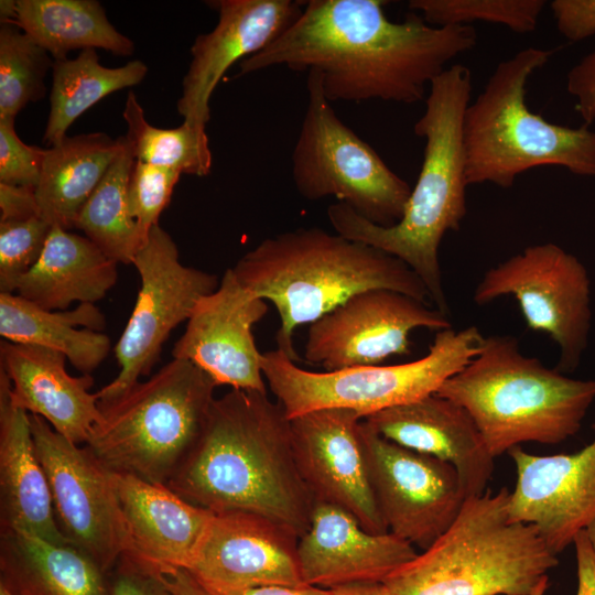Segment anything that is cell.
I'll use <instances>...</instances> for the list:
<instances>
[{"label":"cell","instance_id":"6da1fadb","mask_svg":"<svg viewBox=\"0 0 595 595\" xmlns=\"http://www.w3.org/2000/svg\"><path fill=\"white\" fill-rule=\"evenodd\" d=\"M381 0H310L271 44L239 63L238 76L273 66L318 74L332 101L415 104L458 55L473 50L472 25L433 26L416 12L400 22Z\"/></svg>","mask_w":595,"mask_h":595},{"label":"cell","instance_id":"7a4b0ae2","mask_svg":"<svg viewBox=\"0 0 595 595\" xmlns=\"http://www.w3.org/2000/svg\"><path fill=\"white\" fill-rule=\"evenodd\" d=\"M166 486L214 513H257L299 538L315 506L296 464L290 419L259 391L231 389L215 398L196 444Z\"/></svg>","mask_w":595,"mask_h":595},{"label":"cell","instance_id":"3957f363","mask_svg":"<svg viewBox=\"0 0 595 595\" xmlns=\"http://www.w3.org/2000/svg\"><path fill=\"white\" fill-rule=\"evenodd\" d=\"M470 91L472 73L463 64L448 66L430 84L424 112L413 126L425 141L423 162L396 225H376L343 203L327 208L334 231L403 261L423 281L434 307L447 316L439 251L445 234L458 230L467 214L463 123Z\"/></svg>","mask_w":595,"mask_h":595},{"label":"cell","instance_id":"277c9868","mask_svg":"<svg viewBox=\"0 0 595 595\" xmlns=\"http://www.w3.org/2000/svg\"><path fill=\"white\" fill-rule=\"evenodd\" d=\"M237 280L280 317L278 349L293 361L295 329L312 324L351 296L386 289L429 303L419 275L400 259L320 227H300L260 241L234 266Z\"/></svg>","mask_w":595,"mask_h":595},{"label":"cell","instance_id":"5b68a950","mask_svg":"<svg viewBox=\"0 0 595 595\" xmlns=\"http://www.w3.org/2000/svg\"><path fill=\"white\" fill-rule=\"evenodd\" d=\"M473 418L489 453L575 435L595 401V379H573L524 355L510 335L485 336L478 354L435 392Z\"/></svg>","mask_w":595,"mask_h":595},{"label":"cell","instance_id":"8992f818","mask_svg":"<svg viewBox=\"0 0 595 595\" xmlns=\"http://www.w3.org/2000/svg\"><path fill=\"white\" fill-rule=\"evenodd\" d=\"M507 487L466 498L452 526L383 582L389 595H530L559 559L510 519Z\"/></svg>","mask_w":595,"mask_h":595},{"label":"cell","instance_id":"52a82bcc","mask_svg":"<svg viewBox=\"0 0 595 595\" xmlns=\"http://www.w3.org/2000/svg\"><path fill=\"white\" fill-rule=\"evenodd\" d=\"M554 51L526 47L500 62L464 115L468 185L509 188L533 167L562 166L595 177V131L549 122L526 102L529 78Z\"/></svg>","mask_w":595,"mask_h":595},{"label":"cell","instance_id":"ba28073f","mask_svg":"<svg viewBox=\"0 0 595 595\" xmlns=\"http://www.w3.org/2000/svg\"><path fill=\"white\" fill-rule=\"evenodd\" d=\"M216 387L191 361L172 358L120 397L99 403L101 415L85 446L112 473L166 486L196 444Z\"/></svg>","mask_w":595,"mask_h":595},{"label":"cell","instance_id":"9c48e42d","mask_svg":"<svg viewBox=\"0 0 595 595\" xmlns=\"http://www.w3.org/2000/svg\"><path fill=\"white\" fill-rule=\"evenodd\" d=\"M484 337L474 325L450 327L436 332L429 353L416 360L323 372L299 367L277 348L262 354L261 369L290 420L329 408L351 410L365 419L435 393L478 354Z\"/></svg>","mask_w":595,"mask_h":595},{"label":"cell","instance_id":"30bf717a","mask_svg":"<svg viewBox=\"0 0 595 595\" xmlns=\"http://www.w3.org/2000/svg\"><path fill=\"white\" fill-rule=\"evenodd\" d=\"M306 88L307 106L291 156L298 193L309 201L333 196L376 225H396L412 188L338 118L316 72H307Z\"/></svg>","mask_w":595,"mask_h":595},{"label":"cell","instance_id":"8fae6325","mask_svg":"<svg viewBox=\"0 0 595 595\" xmlns=\"http://www.w3.org/2000/svg\"><path fill=\"white\" fill-rule=\"evenodd\" d=\"M512 296L531 331L548 334L560 355L556 369L574 371L591 331V280L584 264L556 244L529 246L488 269L473 300L486 305Z\"/></svg>","mask_w":595,"mask_h":595},{"label":"cell","instance_id":"7c38bea8","mask_svg":"<svg viewBox=\"0 0 595 595\" xmlns=\"http://www.w3.org/2000/svg\"><path fill=\"white\" fill-rule=\"evenodd\" d=\"M141 286L113 350L119 372L97 391L99 403L109 402L150 376L171 332L187 321L197 301L214 292L217 275L184 266L172 237L160 225L149 232L136 255Z\"/></svg>","mask_w":595,"mask_h":595},{"label":"cell","instance_id":"4fadbf2b","mask_svg":"<svg viewBox=\"0 0 595 595\" xmlns=\"http://www.w3.org/2000/svg\"><path fill=\"white\" fill-rule=\"evenodd\" d=\"M29 419L61 532L108 573L128 548L112 473L86 446L57 433L43 418L29 414Z\"/></svg>","mask_w":595,"mask_h":595},{"label":"cell","instance_id":"5bb4252c","mask_svg":"<svg viewBox=\"0 0 595 595\" xmlns=\"http://www.w3.org/2000/svg\"><path fill=\"white\" fill-rule=\"evenodd\" d=\"M360 433L374 496L388 531L426 550L455 521L466 500L455 468L377 434Z\"/></svg>","mask_w":595,"mask_h":595},{"label":"cell","instance_id":"9a60e30c","mask_svg":"<svg viewBox=\"0 0 595 595\" xmlns=\"http://www.w3.org/2000/svg\"><path fill=\"white\" fill-rule=\"evenodd\" d=\"M452 327L448 316L408 294L375 289L360 292L312 323L305 359L325 371L378 365L410 353L415 328Z\"/></svg>","mask_w":595,"mask_h":595},{"label":"cell","instance_id":"2e32d148","mask_svg":"<svg viewBox=\"0 0 595 595\" xmlns=\"http://www.w3.org/2000/svg\"><path fill=\"white\" fill-rule=\"evenodd\" d=\"M363 418L347 409L314 410L290 420L293 450L315 502L351 513L370 533H388L370 485L360 433Z\"/></svg>","mask_w":595,"mask_h":595},{"label":"cell","instance_id":"e0dca14e","mask_svg":"<svg viewBox=\"0 0 595 595\" xmlns=\"http://www.w3.org/2000/svg\"><path fill=\"white\" fill-rule=\"evenodd\" d=\"M268 312L266 300L245 288L228 268L218 288L194 306L172 357L191 361L216 382L268 393L252 327Z\"/></svg>","mask_w":595,"mask_h":595},{"label":"cell","instance_id":"ac0fdd59","mask_svg":"<svg viewBox=\"0 0 595 595\" xmlns=\"http://www.w3.org/2000/svg\"><path fill=\"white\" fill-rule=\"evenodd\" d=\"M299 539L285 526L257 513H215L187 572L219 593L306 586L298 559Z\"/></svg>","mask_w":595,"mask_h":595},{"label":"cell","instance_id":"d6986e66","mask_svg":"<svg viewBox=\"0 0 595 595\" xmlns=\"http://www.w3.org/2000/svg\"><path fill=\"white\" fill-rule=\"evenodd\" d=\"M508 454L517 472L510 519L534 526L558 555L595 521V437L572 454L534 455L521 446Z\"/></svg>","mask_w":595,"mask_h":595},{"label":"cell","instance_id":"ffe728a7","mask_svg":"<svg viewBox=\"0 0 595 595\" xmlns=\"http://www.w3.org/2000/svg\"><path fill=\"white\" fill-rule=\"evenodd\" d=\"M206 3L218 13V21L210 32L195 39L177 100L183 122L205 129L210 119V97L228 68L277 40L300 17L305 1L213 0Z\"/></svg>","mask_w":595,"mask_h":595},{"label":"cell","instance_id":"44dd1931","mask_svg":"<svg viewBox=\"0 0 595 595\" xmlns=\"http://www.w3.org/2000/svg\"><path fill=\"white\" fill-rule=\"evenodd\" d=\"M416 554L410 542L390 532L370 533L351 513L325 502H315L310 527L298 544L304 584L325 589L382 583Z\"/></svg>","mask_w":595,"mask_h":595},{"label":"cell","instance_id":"7402d4cb","mask_svg":"<svg viewBox=\"0 0 595 595\" xmlns=\"http://www.w3.org/2000/svg\"><path fill=\"white\" fill-rule=\"evenodd\" d=\"M112 480L128 538L123 555L159 573L190 570L215 513L165 485L121 473Z\"/></svg>","mask_w":595,"mask_h":595},{"label":"cell","instance_id":"603a6c76","mask_svg":"<svg viewBox=\"0 0 595 595\" xmlns=\"http://www.w3.org/2000/svg\"><path fill=\"white\" fill-rule=\"evenodd\" d=\"M364 421L386 440L450 463L466 498L487 490L495 457L470 414L458 403L432 393L374 413Z\"/></svg>","mask_w":595,"mask_h":595},{"label":"cell","instance_id":"cb8c5ba5","mask_svg":"<svg viewBox=\"0 0 595 595\" xmlns=\"http://www.w3.org/2000/svg\"><path fill=\"white\" fill-rule=\"evenodd\" d=\"M66 357L44 347L0 342V369L10 380L12 403L43 418L69 441L87 443L101 412L91 375L74 377Z\"/></svg>","mask_w":595,"mask_h":595},{"label":"cell","instance_id":"d4e9b609","mask_svg":"<svg viewBox=\"0 0 595 595\" xmlns=\"http://www.w3.org/2000/svg\"><path fill=\"white\" fill-rule=\"evenodd\" d=\"M0 530L69 543L61 532L44 469L37 458L29 413L10 398V380L0 369Z\"/></svg>","mask_w":595,"mask_h":595},{"label":"cell","instance_id":"484cf974","mask_svg":"<svg viewBox=\"0 0 595 595\" xmlns=\"http://www.w3.org/2000/svg\"><path fill=\"white\" fill-rule=\"evenodd\" d=\"M117 266L86 236L53 226L40 259L20 279L17 292L50 311L76 302L95 303L115 286Z\"/></svg>","mask_w":595,"mask_h":595},{"label":"cell","instance_id":"4316f807","mask_svg":"<svg viewBox=\"0 0 595 595\" xmlns=\"http://www.w3.org/2000/svg\"><path fill=\"white\" fill-rule=\"evenodd\" d=\"M105 327V315L94 303L50 311L18 294L0 293L2 339L58 351L83 375L96 370L110 351Z\"/></svg>","mask_w":595,"mask_h":595},{"label":"cell","instance_id":"83f0119b","mask_svg":"<svg viewBox=\"0 0 595 595\" xmlns=\"http://www.w3.org/2000/svg\"><path fill=\"white\" fill-rule=\"evenodd\" d=\"M1 581L15 595H108L106 574L71 543L1 530Z\"/></svg>","mask_w":595,"mask_h":595},{"label":"cell","instance_id":"f1b7e54d","mask_svg":"<svg viewBox=\"0 0 595 595\" xmlns=\"http://www.w3.org/2000/svg\"><path fill=\"white\" fill-rule=\"evenodd\" d=\"M123 145L104 132L64 137L46 149L35 196L42 217L69 230Z\"/></svg>","mask_w":595,"mask_h":595},{"label":"cell","instance_id":"f546056e","mask_svg":"<svg viewBox=\"0 0 595 595\" xmlns=\"http://www.w3.org/2000/svg\"><path fill=\"white\" fill-rule=\"evenodd\" d=\"M12 25L31 36L55 60L74 50L102 48L119 56L133 54V42L108 20L96 0H18Z\"/></svg>","mask_w":595,"mask_h":595},{"label":"cell","instance_id":"4dcf8cb0","mask_svg":"<svg viewBox=\"0 0 595 595\" xmlns=\"http://www.w3.org/2000/svg\"><path fill=\"white\" fill-rule=\"evenodd\" d=\"M147 73L148 66L140 60L104 66L93 48L80 51L75 58L55 60L43 142L51 147L61 141L86 110L117 90L140 84Z\"/></svg>","mask_w":595,"mask_h":595},{"label":"cell","instance_id":"1f68e13d","mask_svg":"<svg viewBox=\"0 0 595 595\" xmlns=\"http://www.w3.org/2000/svg\"><path fill=\"white\" fill-rule=\"evenodd\" d=\"M133 162L123 136L121 151L82 207L74 226L107 257L123 264H132L148 238L128 207L127 188Z\"/></svg>","mask_w":595,"mask_h":595},{"label":"cell","instance_id":"d6a6232c","mask_svg":"<svg viewBox=\"0 0 595 595\" xmlns=\"http://www.w3.org/2000/svg\"><path fill=\"white\" fill-rule=\"evenodd\" d=\"M122 117L127 123L125 138L136 160L181 174L210 173L213 156L205 128L186 122L169 129L150 125L132 90L127 95Z\"/></svg>","mask_w":595,"mask_h":595},{"label":"cell","instance_id":"836d02e7","mask_svg":"<svg viewBox=\"0 0 595 595\" xmlns=\"http://www.w3.org/2000/svg\"><path fill=\"white\" fill-rule=\"evenodd\" d=\"M54 58L12 24L0 29V119L15 120L30 102L44 98L45 76Z\"/></svg>","mask_w":595,"mask_h":595},{"label":"cell","instance_id":"e575fe53","mask_svg":"<svg viewBox=\"0 0 595 595\" xmlns=\"http://www.w3.org/2000/svg\"><path fill=\"white\" fill-rule=\"evenodd\" d=\"M545 4L544 0H411L408 7L433 26L483 21L526 34L537 29Z\"/></svg>","mask_w":595,"mask_h":595},{"label":"cell","instance_id":"d590c367","mask_svg":"<svg viewBox=\"0 0 595 595\" xmlns=\"http://www.w3.org/2000/svg\"><path fill=\"white\" fill-rule=\"evenodd\" d=\"M52 225L41 215L0 220V293H13L40 259Z\"/></svg>","mask_w":595,"mask_h":595},{"label":"cell","instance_id":"8d00e7d4","mask_svg":"<svg viewBox=\"0 0 595 595\" xmlns=\"http://www.w3.org/2000/svg\"><path fill=\"white\" fill-rule=\"evenodd\" d=\"M181 175L174 169L134 159L127 188L128 207L144 236L159 225Z\"/></svg>","mask_w":595,"mask_h":595},{"label":"cell","instance_id":"74e56055","mask_svg":"<svg viewBox=\"0 0 595 595\" xmlns=\"http://www.w3.org/2000/svg\"><path fill=\"white\" fill-rule=\"evenodd\" d=\"M46 149L24 143L14 120L0 119V183L36 188Z\"/></svg>","mask_w":595,"mask_h":595},{"label":"cell","instance_id":"f35d334b","mask_svg":"<svg viewBox=\"0 0 595 595\" xmlns=\"http://www.w3.org/2000/svg\"><path fill=\"white\" fill-rule=\"evenodd\" d=\"M112 570L108 595H172L159 572L126 555Z\"/></svg>","mask_w":595,"mask_h":595},{"label":"cell","instance_id":"ab89813d","mask_svg":"<svg viewBox=\"0 0 595 595\" xmlns=\"http://www.w3.org/2000/svg\"><path fill=\"white\" fill-rule=\"evenodd\" d=\"M172 595H329V589L302 586H263L238 592L219 593L199 584L186 570L160 573Z\"/></svg>","mask_w":595,"mask_h":595},{"label":"cell","instance_id":"60d3db41","mask_svg":"<svg viewBox=\"0 0 595 595\" xmlns=\"http://www.w3.org/2000/svg\"><path fill=\"white\" fill-rule=\"evenodd\" d=\"M550 9L566 40L578 42L595 34V0H554Z\"/></svg>","mask_w":595,"mask_h":595},{"label":"cell","instance_id":"b9f144b4","mask_svg":"<svg viewBox=\"0 0 595 595\" xmlns=\"http://www.w3.org/2000/svg\"><path fill=\"white\" fill-rule=\"evenodd\" d=\"M566 89L575 98V110L584 125L589 127L595 121V48L569 71Z\"/></svg>","mask_w":595,"mask_h":595},{"label":"cell","instance_id":"7bdbcfd3","mask_svg":"<svg viewBox=\"0 0 595 595\" xmlns=\"http://www.w3.org/2000/svg\"><path fill=\"white\" fill-rule=\"evenodd\" d=\"M0 220L41 215L34 188L4 183H0Z\"/></svg>","mask_w":595,"mask_h":595},{"label":"cell","instance_id":"ee69618b","mask_svg":"<svg viewBox=\"0 0 595 595\" xmlns=\"http://www.w3.org/2000/svg\"><path fill=\"white\" fill-rule=\"evenodd\" d=\"M573 545L577 566L576 595H595V555L585 530L576 534Z\"/></svg>","mask_w":595,"mask_h":595},{"label":"cell","instance_id":"f6af8a7d","mask_svg":"<svg viewBox=\"0 0 595 595\" xmlns=\"http://www.w3.org/2000/svg\"><path fill=\"white\" fill-rule=\"evenodd\" d=\"M329 595H389L382 583H355L329 589Z\"/></svg>","mask_w":595,"mask_h":595},{"label":"cell","instance_id":"bcb514c9","mask_svg":"<svg viewBox=\"0 0 595 595\" xmlns=\"http://www.w3.org/2000/svg\"><path fill=\"white\" fill-rule=\"evenodd\" d=\"M17 18V1H0V21L1 24H12Z\"/></svg>","mask_w":595,"mask_h":595},{"label":"cell","instance_id":"7dc6e473","mask_svg":"<svg viewBox=\"0 0 595 595\" xmlns=\"http://www.w3.org/2000/svg\"><path fill=\"white\" fill-rule=\"evenodd\" d=\"M549 587V576L543 577L530 595H545Z\"/></svg>","mask_w":595,"mask_h":595},{"label":"cell","instance_id":"c3c4849f","mask_svg":"<svg viewBox=\"0 0 595 595\" xmlns=\"http://www.w3.org/2000/svg\"><path fill=\"white\" fill-rule=\"evenodd\" d=\"M585 533L587 536V539L591 543L592 550L595 555V521H593L586 529Z\"/></svg>","mask_w":595,"mask_h":595},{"label":"cell","instance_id":"681fc988","mask_svg":"<svg viewBox=\"0 0 595 595\" xmlns=\"http://www.w3.org/2000/svg\"><path fill=\"white\" fill-rule=\"evenodd\" d=\"M0 595H15L6 585L0 583Z\"/></svg>","mask_w":595,"mask_h":595}]
</instances>
